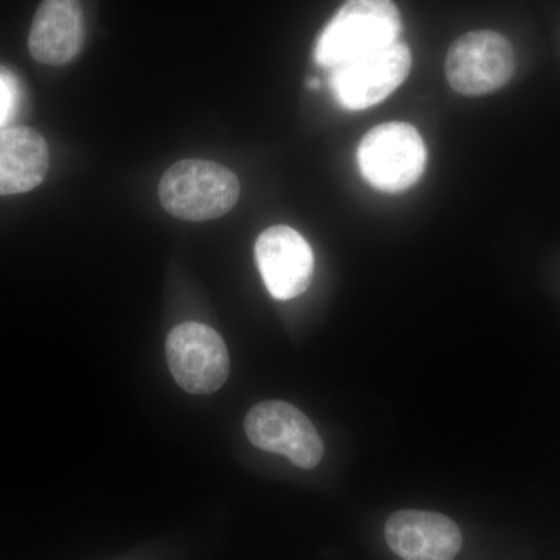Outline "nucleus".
I'll list each match as a JSON object with an SVG mask.
<instances>
[{"instance_id": "f257e3e1", "label": "nucleus", "mask_w": 560, "mask_h": 560, "mask_svg": "<svg viewBox=\"0 0 560 560\" xmlns=\"http://www.w3.org/2000/svg\"><path fill=\"white\" fill-rule=\"evenodd\" d=\"M401 18L393 0H346L316 39V65L334 69L400 40Z\"/></svg>"}, {"instance_id": "f03ea898", "label": "nucleus", "mask_w": 560, "mask_h": 560, "mask_svg": "<svg viewBox=\"0 0 560 560\" xmlns=\"http://www.w3.org/2000/svg\"><path fill=\"white\" fill-rule=\"evenodd\" d=\"M241 197L235 173L212 161L176 162L162 176L160 198L171 215L186 221H208L226 215Z\"/></svg>"}, {"instance_id": "7ed1b4c3", "label": "nucleus", "mask_w": 560, "mask_h": 560, "mask_svg": "<svg viewBox=\"0 0 560 560\" xmlns=\"http://www.w3.org/2000/svg\"><path fill=\"white\" fill-rule=\"evenodd\" d=\"M361 176L374 189L399 194L415 186L427 165V147L422 136L405 121H389L372 128L360 142Z\"/></svg>"}, {"instance_id": "20e7f679", "label": "nucleus", "mask_w": 560, "mask_h": 560, "mask_svg": "<svg viewBox=\"0 0 560 560\" xmlns=\"http://www.w3.org/2000/svg\"><path fill=\"white\" fill-rule=\"evenodd\" d=\"M515 72V54L510 40L492 31L470 32L452 44L445 75L467 97L490 94L510 83Z\"/></svg>"}, {"instance_id": "39448f33", "label": "nucleus", "mask_w": 560, "mask_h": 560, "mask_svg": "<svg viewBox=\"0 0 560 560\" xmlns=\"http://www.w3.org/2000/svg\"><path fill=\"white\" fill-rule=\"evenodd\" d=\"M165 355L176 383L190 394L215 393L230 377V352L223 338L201 323L179 324L168 334Z\"/></svg>"}, {"instance_id": "423d86ee", "label": "nucleus", "mask_w": 560, "mask_h": 560, "mask_svg": "<svg viewBox=\"0 0 560 560\" xmlns=\"http://www.w3.org/2000/svg\"><path fill=\"white\" fill-rule=\"evenodd\" d=\"M412 65L410 47L397 40L330 69V88L341 108L364 110L389 97L407 80Z\"/></svg>"}, {"instance_id": "0eeeda50", "label": "nucleus", "mask_w": 560, "mask_h": 560, "mask_svg": "<svg viewBox=\"0 0 560 560\" xmlns=\"http://www.w3.org/2000/svg\"><path fill=\"white\" fill-rule=\"evenodd\" d=\"M248 440L264 452L287 456L301 469L318 466L324 444L311 419L282 400L260 401L245 419Z\"/></svg>"}, {"instance_id": "6e6552de", "label": "nucleus", "mask_w": 560, "mask_h": 560, "mask_svg": "<svg viewBox=\"0 0 560 560\" xmlns=\"http://www.w3.org/2000/svg\"><path fill=\"white\" fill-rule=\"evenodd\" d=\"M256 260L271 296L294 300L311 287L315 257L307 241L285 224L268 228L256 242Z\"/></svg>"}, {"instance_id": "1a4fd4ad", "label": "nucleus", "mask_w": 560, "mask_h": 560, "mask_svg": "<svg viewBox=\"0 0 560 560\" xmlns=\"http://www.w3.org/2000/svg\"><path fill=\"white\" fill-rule=\"evenodd\" d=\"M385 534L390 550L404 560H453L463 547L458 525L438 512H396Z\"/></svg>"}, {"instance_id": "9d476101", "label": "nucleus", "mask_w": 560, "mask_h": 560, "mask_svg": "<svg viewBox=\"0 0 560 560\" xmlns=\"http://www.w3.org/2000/svg\"><path fill=\"white\" fill-rule=\"evenodd\" d=\"M84 18L80 0H43L33 20L28 50L40 65L62 66L83 49Z\"/></svg>"}, {"instance_id": "9b49d317", "label": "nucleus", "mask_w": 560, "mask_h": 560, "mask_svg": "<svg viewBox=\"0 0 560 560\" xmlns=\"http://www.w3.org/2000/svg\"><path fill=\"white\" fill-rule=\"evenodd\" d=\"M49 145L38 131L10 127L0 131V195L36 189L49 171Z\"/></svg>"}, {"instance_id": "f8f14e48", "label": "nucleus", "mask_w": 560, "mask_h": 560, "mask_svg": "<svg viewBox=\"0 0 560 560\" xmlns=\"http://www.w3.org/2000/svg\"><path fill=\"white\" fill-rule=\"evenodd\" d=\"M16 105V84L9 75L0 73V127L10 120Z\"/></svg>"}]
</instances>
